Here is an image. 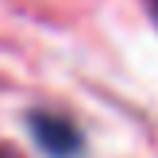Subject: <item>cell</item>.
<instances>
[{
	"label": "cell",
	"mask_w": 158,
	"mask_h": 158,
	"mask_svg": "<svg viewBox=\"0 0 158 158\" xmlns=\"http://www.w3.org/2000/svg\"><path fill=\"white\" fill-rule=\"evenodd\" d=\"M35 135H39V143L50 154H73L77 151V131L62 116H39L35 120Z\"/></svg>",
	"instance_id": "cell-1"
}]
</instances>
